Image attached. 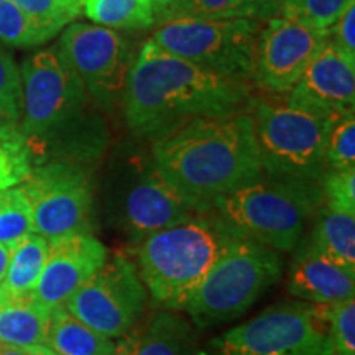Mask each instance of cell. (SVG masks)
Listing matches in <instances>:
<instances>
[{
	"mask_svg": "<svg viewBox=\"0 0 355 355\" xmlns=\"http://www.w3.org/2000/svg\"><path fill=\"white\" fill-rule=\"evenodd\" d=\"M254 89L248 79L199 68L148 40L135 55L121 96L130 130L155 141L194 119L247 110Z\"/></svg>",
	"mask_w": 355,
	"mask_h": 355,
	"instance_id": "obj_1",
	"label": "cell"
},
{
	"mask_svg": "<svg viewBox=\"0 0 355 355\" xmlns=\"http://www.w3.org/2000/svg\"><path fill=\"white\" fill-rule=\"evenodd\" d=\"M152 144L155 166L199 212L263 175L247 110L194 119Z\"/></svg>",
	"mask_w": 355,
	"mask_h": 355,
	"instance_id": "obj_2",
	"label": "cell"
},
{
	"mask_svg": "<svg viewBox=\"0 0 355 355\" xmlns=\"http://www.w3.org/2000/svg\"><path fill=\"white\" fill-rule=\"evenodd\" d=\"M239 237L212 209L137 243L135 265L150 301L159 309L183 313L212 265Z\"/></svg>",
	"mask_w": 355,
	"mask_h": 355,
	"instance_id": "obj_3",
	"label": "cell"
},
{
	"mask_svg": "<svg viewBox=\"0 0 355 355\" xmlns=\"http://www.w3.org/2000/svg\"><path fill=\"white\" fill-rule=\"evenodd\" d=\"M321 204V184L263 173L217 199L212 209L242 237L282 254L298 247Z\"/></svg>",
	"mask_w": 355,
	"mask_h": 355,
	"instance_id": "obj_4",
	"label": "cell"
},
{
	"mask_svg": "<svg viewBox=\"0 0 355 355\" xmlns=\"http://www.w3.org/2000/svg\"><path fill=\"white\" fill-rule=\"evenodd\" d=\"M283 97L254 94L247 105L263 173L321 184L327 173V135L334 121L295 107Z\"/></svg>",
	"mask_w": 355,
	"mask_h": 355,
	"instance_id": "obj_5",
	"label": "cell"
},
{
	"mask_svg": "<svg viewBox=\"0 0 355 355\" xmlns=\"http://www.w3.org/2000/svg\"><path fill=\"white\" fill-rule=\"evenodd\" d=\"M279 252L239 237L222 252L183 313L196 327H212L243 316L282 279Z\"/></svg>",
	"mask_w": 355,
	"mask_h": 355,
	"instance_id": "obj_6",
	"label": "cell"
},
{
	"mask_svg": "<svg viewBox=\"0 0 355 355\" xmlns=\"http://www.w3.org/2000/svg\"><path fill=\"white\" fill-rule=\"evenodd\" d=\"M263 24L245 19L178 15L159 21L150 42L168 55L199 68L250 81L257 37Z\"/></svg>",
	"mask_w": 355,
	"mask_h": 355,
	"instance_id": "obj_7",
	"label": "cell"
},
{
	"mask_svg": "<svg viewBox=\"0 0 355 355\" xmlns=\"http://www.w3.org/2000/svg\"><path fill=\"white\" fill-rule=\"evenodd\" d=\"M216 355H334L322 306L282 301L212 340Z\"/></svg>",
	"mask_w": 355,
	"mask_h": 355,
	"instance_id": "obj_8",
	"label": "cell"
},
{
	"mask_svg": "<svg viewBox=\"0 0 355 355\" xmlns=\"http://www.w3.org/2000/svg\"><path fill=\"white\" fill-rule=\"evenodd\" d=\"M20 188L32 207L35 234L46 241L94 235V184L86 165L64 159L43 163L33 166Z\"/></svg>",
	"mask_w": 355,
	"mask_h": 355,
	"instance_id": "obj_9",
	"label": "cell"
},
{
	"mask_svg": "<svg viewBox=\"0 0 355 355\" xmlns=\"http://www.w3.org/2000/svg\"><path fill=\"white\" fill-rule=\"evenodd\" d=\"M24 110L20 130L37 155L46 137L60 132L86 109L89 92L58 51H38L21 66Z\"/></svg>",
	"mask_w": 355,
	"mask_h": 355,
	"instance_id": "obj_10",
	"label": "cell"
},
{
	"mask_svg": "<svg viewBox=\"0 0 355 355\" xmlns=\"http://www.w3.org/2000/svg\"><path fill=\"white\" fill-rule=\"evenodd\" d=\"M150 296L137 265L115 254L64 303L74 318L109 339H121L148 313Z\"/></svg>",
	"mask_w": 355,
	"mask_h": 355,
	"instance_id": "obj_11",
	"label": "cell"
},
{
	"mask_svg": "<svg viewBox=\"0 0 355 355\" xmlns=\"http://www.w3.org/2000/svg\"><path fill=\"white\" fill-rule=\"evenodd\" d=\"M110 224L135 247L159 230L202 214L155 166H139L110 196Z\"/></svg>",
	"mask_w": 355,
	"mask_h": 355,
	"instance_id": "obj_12",
	"label": "cell"
},
{
	"mask_svg": "<svg viewBox=\"0 0 355 355\" xmlns=\"http://www.w3.org/2000/svg\"><path fill=\"white\" fill-rule=\"evenodd\" d=\"M58 55L81 79L89 96L105 102H114L122 94L135 60L130 44L121 33L96 24L66 26Z\"/></svg>",
	"mask_w": 355,
	"mask_h": 355,
	"instance_id": "obj_13",
	"label": "cell"
},
{
	"mask_svg": "<svg viewBox=\"0 0 355 355\" xmlns=\"http://www.w3.org/2000/svg\"><path fill=\"white\" fill-rule=\"evenodd\" d=\"M327 42L329 32L273 17L257 37L250 83L265 94L288 96Z\"/></svg>",
	"mask_w": 355,
	"mask_h": 355,
	"instance_id": "obj_14",
	"label": "cell"
},
{
	"mask_svg": "<svg viewBox=\"0 0 355 355\" xmlns=\"http://www.w3.org/2000/svg\"><path fill=\"white\" fill-rule=\"evenodd\" d=\"M46 263L33 298L48 309L64 306L71 296L109 259L107 247L89 234L66 235L48 241Z\"/></svg>",
	"mask_w": 355,
	"mask_h": 355,
	"instance_id": "obj_15",
	"label": "cell"
},
{
	"mask_svg": "<svg viewBox=\"0 0 355 355\" xmlns=\"http://www.w3.org/2000/svg\"><path fill=\"white\" fill-rule=\"evenodd\" d=\"M288 104L321 117L336 119L355 109V61L327 42L286 96Z\"/></svg>",
	"mask_w": 355,
	"mask_h": 355,
	"instance_id": "obj_16",
	"label": "cell"
},
{
	"mask_svg": "<svg viewBox=\"0 0 355 355\" xmlns=\"http://www.w3.org/2000/svg\"><path fill=\"white\" fill-rule=\"evenodd\" d=\"M286 288L293 298L304 303H340L355 298V270L301 241L295 248Z\"/></svg>",
	"mask_w": 355,
	"mask_h": 355,
	"instance_id": "obj_17",
	"label": "cell"
},
{
	"mask_svg": "<svg viewBox=\"0 0 355 355\" xmlns=\"http://www.w3.org/2000/svg\"><path fill=\"white\" fill-rule=\"evenodd\" d=\"M115 355H207L191 319L178 311L146 314L125 336L115 340Z\"/></svg>",
	"mask_w": 355,
	"mask_h": 355,
	"instance_id": "obj_18",
	"label": "cell"
},
{
	"mask_svg": "<svg viewBox=\"0 0 355 355\" xmlns=\"http://www.w3.org/2000/svg\"><path fill=\"white\" fill-rule=\"evenodd\" d=\"M51 309L32 296L0 291V343L30 349L46 345Z\"/></svg>",
	"mask_w": 355,
	"mask_h": 355,
	"instance_id": "obj_19",
	"label": "cell"
},
{
	"mask_svg": "<svg viewBox=\"0 0 355 355\" xmlns=\"http://www.w3.org/2000/svg\"><path fill=\"white\" fill-rule=\"evenodd\" d=\"M303 242L355 270V212L331 209L322 202Z\"/></svg>",
	"mask_w": 355,
	"mask_h": 355,
	"instance_id": "obj_20",
	"label": "cell"
},
{
	"mask_svg": "<svg viewBox=\"0 0 355 355\" xmlns=\"http://www.w3.org/2000/svg\"><path fill=\"white\" fill-rule=\"evenodd\" d=\"M46 347L60 355H115V340L109 339L64 309H51Z\"/></svg>",
	"mask_w": 355,
	"mask_h": 355,
	"instance_id": "obj_21",
	"label": "cell"
},
{
	"mask_svg": "<svg viewBox=\"0 0 355 355\" xmlns=\"http://www.w3.org/2000/svg\"><path fill=\"white\" fill-rule=\"evenodd\" d=\"M83 13L92 24L115 32H144L159 24L155 0H84Z\"/></svg>",
	"mask_w": 355,
	"mask_h": 355,
	"instance_id": "obj_22",
	"label": "cell"
},
{
	"mask_svg": "<svg viewBox=\"0 0 355 355\" xmlns=\"http://www.w3.org/2000/svg\"><path fill=\"white\" fill-rule=\"evenodd\" d=\"M50 243L38 234L26 235L24 241L12 248L10 261L0 291L10 296H32L43 266L46 263Z\"/></svg>",
	"mask_w": 355,
	"mask_h": 355,
	"instance_id": "obj_23",
	"label": "cell"
},
{
	"mask_svg": "<svg viewBox=\"0 0 355 355\" xmlns=\"http://www.w3.org/2000/svg\"><path fill=\"white\" fill-rule=\"evenodd\" d=\"M33 165V148L20 127L12 122L0 123V191L24 183Z\"/></svg>",
	"mask_w": 355,
	"mask_h": 355,
	"instance_id": "obj_24",
	"label": "cell"
},
{
	"mask_svg": "<svg viewBox=\"0 0 355 355\" xmlns=\"http://www.w3.org/2000/svg\"><path fill=\"white\" fill-rule=\"evenodd\" d=\"M184 15L268 21L279 15V0H188Z\"/></svg>",
	"mask_w": 355,
	"mask_h": 355,
	"instance_id": "obj_25",
	"label": "cell"
},
{
	"mask_svg": "<svg viewBox=\"0 0 355 355\" xmlns=\"http://www.w3.org/2000/svg\"><path fill=\"white\" fill-rule=\"evenodd\" d=\"M33 234V217L28 199L20 186L0 191V243L13 248Z\"/></svg>",
	"mask_w": 355,
	"mask_h": 355,
	"instance_id": "obj_26",
	"label": "cell"
},
{
	"mask_svg": "<svg viewBox=\"0 0 355 355\" xmlns=\"http://www.w3.org/2000/svg\"><path fill=\"white\" fill-rule=\"evenodd\" d=\"M355 0H279V15L319 32H329Z\"/></svg>",
	"mask_w": 355,
	"mask_h": 355,
	"instance_id": "obj_27",
	"label": "cell"
},
{
	"mask_svg": "<svg viewBox=\"0 0 355 355\" xmlns=\"http://www.w3.org/2000/svg\"><path fill=\"white\" fill-rule=\"evenodd\" d=\"M35 25L55 37L83 15L84 0H12Z\"/></svg>",
	"mask_w": 355,
	"mask_h": 355,
	"instance_id": "obj_28",
	"label": "cell"
},
{
	"mask_svg": "<svg viewBox=\"0 0 355 355\" xmlns=\"http://www.w3.org/2000/svg\"><path fill=\"white\" fill-rule=\"evenodd\" d=\"M53 38L33 24L12 0H0V42L15 48H32Z\"/></svg>",
	"mask_w": 355,
	"mask_h": 355,
	"instance_id": "obj_29",
	"label": "cell"
},
{
	"mask_svg": "<svg viewBox=\"0 0 355 355\" xmlns=\"http://www.w3.org/2000/svg\"><path fill=\"white\" fill-rule=\"evenodd\" d=\"M327 171L355 168V115L345 114L332 122L326 146Z\"/></svg>",
	"mask_w": 355,
	"mask_h": 355,
	"instance_id": "obj_30",
	"label": "cell"
},
{
	"mask_svg": "<svg viewBox=\"0 0 355 355\" xmlns=\"http://www.w3.org/2000/svg\"><path fill=\"white\" fill-rule=\"evenodd\" d=\"M24 110V89L21 73L10 53L0 46V123L21 119Z\"/></svg>",
	"mask_w": 355,
	"mask_h": 355,
	"instance_id": "obj_31",
	"label": "cell"
},
{
	"mask_svg": "<svg viewBox=\"0 0 355 355\" xmlns=\"http://www.w3.org/2000/svg\"><path fill=\"white\" fill-rule=\"evenodd\" d=\"M334 355H355V298L322 306Z\"/></svg>",
	"mask_w": 355,
	"mask_h": 355,
	"instance_id": "obj_32",
	"label": "cell"
},
{
	"mask_svg": "<svg viewBox=\"0 0 355 355\" xmlns=\"http://www.w3.org/2000/svg\"><path fill=\"white\" fill-rule=\"evenodd\" d=\"M322 202L336 211L355 212V168L327 171L321 181Z\"/></svg>",
	"mask_w": 355,
	"mask_h": 355,
	"instance_id": "obj_33",
	"label": "cell"
},
{
	"mask_svg": "<svg viewBox=\"0 0 355 355\" xmlns=\"http://www.w3.org/2000/svg\"><path fill=\"white\" fill-rule=\"evenodd\" d=\"M329 43L347 60L355 61V2L331 26Z\"/></svg>",
	"mask_w": 355,
	"mask_h": 355,
	"instance_id": "obj_34",
	"label": "cell"
},
{
	"mask_svg": "<svg viewBox=\"0 0 355 355\" xmlns=\"http://www.w3.org/2000/svg\"><path fill=\"white\" fill-rule=\"evenodd\" d=\"M158 7L159 21L171 19V17L184 15L188 0H155Z\"/></svg>",
	"mask_w": 355,
	"mask_h": 355,
	"instance_id": "obj_35",
	"label": "cell"
},
{
	"mask_svg": "<svg viewBox=\"0 0 355 355\" xmlns=\"http://www.w3.org/2000/svg\"><path fill=\"white\" fill-rule=\"evenodd\" d=\"M10 254H12V248L0 243V283H2V279L7 273L8 261H10Z\"/></svg>",
	"mask_w": 355,
	"mask_h": 355,
	"instance_id": "obj_36",
	"label": "cell"
},
{
	"mask_svg": "<svg viewBox=\"0 0 355 355\" xmlns=\"http://www.w3.org/2000/svg\"><path fill=\"white\" fill-rule=\"evenodd\" d=\"M0 355H30V354H28V350H26V349L15 347V345H8V344L0 343Z\"/></svg>",
	"mask_w": 355,
	"mask_h": 355,
	"instance_id": "obj_37",
	"label": "cell"
},
{
	"mask_svg": "<svg viewBox=\"0 0 355 355\" xmlns=\"http://www.w3.org/2000/svg\"><path fill=\"white\" fill-rule=\"evenodd\" d=\"M26 350H28L30 355H60V354H56L55 350L46 347V345H37V347H30Z\"/></svg>",
	"mask_w": 355,
	"mask_h": 355,
	"instance_id": "obj_38",
	"label": "cell"
}]
</instances>
